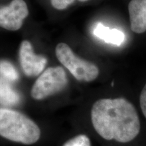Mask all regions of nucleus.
<instances>
[{
  "label": "nucleus",
  "mask_w": 146,
  "mask_h": 146,
  "mask_svg": "<svg viewBox=\"0 0 146 146\" xmlns=\"http://www.w3.org/2000/svg\"><path fill=\"white\" fill-rule=\"evenodd\" d=\"M91 119L95 131L108 141L129 143L141 129L135 108L123 98L98 100L91 108Z\"/></svg>",
  "instance_id": "obj_1"
},
{
  "label": "nucleus",
  "mask_w": 146,
  "mask_h": 146,
  "mask_svg": "<svg viewBox=\"0 0 146 146\" xmlns=\"http://www.w3.org/2000/svg\"><path fill=\"white\" fill-rule=\"evenodd\" d=\"M0 135L10 141L31 145L41 136L38 125L23 113L1 108L0 110Z\"/></svg>",
  "instance_id": "obj_2"
},
{
  "label": "nucleus",
  "mask_w": 146,
  "mask_h": 146,
  "mask_svg": "<svg viewBox=\"0 0 146 146\" xmlns=\"http://www.w3.org/2000/svg\"><path fill=\"white\" fill-rule=\"evenodd\" d=\"M56 55L60 63L78 81L91 82L99 75V69L96 65L76 56L66 43H60L56 46Z\"/></svg>",
  "instance_id": "obj_3"
},
{
  "label": "nucleus",
  "mask_w": 146,
  "mask_h": 146,
  "mask_svg": "<svg viewBox=\"0 0 146 146\" xmlns=\"http://www.w3.org/2000/svg\"><path fill=\"white\" fill-rule=\"evenodd\" d=\"M68 85V78L60 66L48 68L35 82L31 91L32 98L41 100L62 91Z\"/></svg>",
  "instance_id": "obj_4"
},
{
  "label": "nucleus",
  "mask_w": 146,
  "mask_h": 146,
  "mask_svg": "<svg viewBox=\"0 0 146 146\" xmlns=\"http://www.w3.org/2000/svg\"><path fill=\"white\" fill-rule=\"evenodd\" d=\"M28 15L29 9L24 0H12L0 9V25L6 30L15 31L21 28Z\"/></svg>",
  "instance_id": "obj_5"
},
{
  "label": "nucleus",
  "mask_w": 146,
  "mask_h": 146,
  "mask_svg": "<svg viewBox=\"0 0 146 146\" xmlns=\"http://www.w3.org/2000/svg\"><path fill=\"white\" fill-rule=\"evenodd\" d=\"M19 61L24 73L28 76L39 75L47 64L45 57L35 54L31 43L27 40L20 46Z\"/></svg>",
  "instance_id": "obj_6"
},
{
  "label": "nucleus",
  "mask_w": 146,
  "mask_h": 146,
  "mask_svg": "<svg viewBox=\"0 0 146 146\" xmlns=\"http://www.w3.org/2000/svg\"><path fill=\"white\" fill-rule=\"evenodd\" d=\"M131 29L136 33L146 31V0H131L129 3Z\"/></svg>",
  "instance_id": "obj_7"
},
{
  "label": "nucleus",
  "mask_w": 146,
  "mask_h": 146,
  "mask_svg": "<svg viewBox=\"0 0 146 146\" xmlns=\"http://www.w3.org/2000/svg\"><path fill=\"white\" fill-rule=\"evenodd\" d=\"M94 34L96 37L103 40L107 43L120 46L125 41V34L116 29H110L103 24L98 23L94 29Z\"/></svg>",
  "instance_id": "obj_8"
},
{
  "label": "nucleus",
  "mask_w": 146,
  "mask_h": 146,
  "mask_svg": "<svg viewBox=\"0 0 146 146\" xmlns=\"http://www.w3.org/2000/svg\"><path fill=\"white\" fill-rule=\"evenodd\" d=\"M20 102V96L8 82L1 80V104L3 106H14Z\"/></svg>",
  "instance_id": "obj_9"
},
{
  "label": "nucleus",
  "mask_w": 146,
  "mask_h": 146,
  "mask_svg": "<svg viewBox=\"0 0 146 146\" xmlns=\"http://www.w3.org/2000/svg\"><path fill=\"white\" fill-rule=\"evenodd\" d=\"M1 80L6 82H14L18 80L19 75L15 67L7 60H1L0 64Z\"/></svg>",
  "instance_id": "obj_10"
},
{
  "label": "nucleus",
  "mask_w": 146,
  "mask_h": 146,
  "mask_svg": "<svg viewBox=\"0 0 146 146\" xmlns=\"http://www.w3.org/2000/svg\"><path fill=\"white\" fill-rule=\"evenodd\" d=\"M62 146H91V143L87 135H78L67 141Z\"/></svg>",
  "instance_id": "obj_11"
},
{
  "label": "nucleus",
  "mask_w": 146,
  "mask_h": 146,
  "mask_svg": "<svg viewBox=\"0 0 146 146\" xmlns=\"http://www.w3.org/2000/svg\"><path fill=\"white\" fill-rule=\"evenodd\" d=\"M74 1V0H51V3L54 8L62 10L68 8Z\"/></svg>",
  "instance_id": "obj_12"
},
{
  "label": "nucleus",
  "mask_w": 146,
  "mask_h": 146,
  "mask_svg": "<svg viewBox=\"0 0 146 146\" xmlns=\"http://www.w3.org/2000/svg\"><path fill=\"white\" fill-rule=\"evenodd\" d=\"M139 103L142 113L146 118V84L143 87L141 94H140Z\"/></svg>",
  "instance_id": "obj_13"
},
{
  "label": "nucleus",
  "mask_w": 146,
  "mask_h": 146,
  "mask_svg": "<svg viewBox=\"0 0 146 146\" xmlns=\"http://www.w3.org/2000/svg\"><path fill=\"white\" fill-rule=\"evenodd\" d=\"M78 1H82V2H84V1H88V0H78Z\"/></svg>",
  "instance_id": "obj_14"
}]
</instances>
